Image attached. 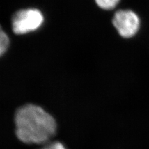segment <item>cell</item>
<instances>
[{
    "label": "cell",
    "instance_id": "7a4b0ae2",
    "mask_svg": "<svg viewBox=\"0 0 149 149\" xmlns=\"http://www.w3.org/2000/svg\"><path fill=\"white\" fill-rule=\"evenodd\" d=\"M113 25L119 35L125 39L136 36L141 28V19L132 9H120L113 19Z\"/></svg>",
    "mask_w": 149,
    "mask_h": 149
},
{
    "label": "cell",
    "instance_id": "3957f363",
    "mask_svg": "<svg viewBox=\"0 0 149 149\" xmlns=\"http://www.w3.org/2000/svg\"><path fill=\"white\" fill-rule=\"evenodd\" d=\"M43 21L42 14L38 9H22L17 11L13 17V31L16 34H26L38 29Z\"/></svg>",
    "mask_w": 149,
    "mask_h": 149
},
{
    "label": "cell",
    "instance_id": "277c9868",
    "mask_svg": "<svg viewBox=\"0 0 149 149\" xmlns=\"http://www.w3.org/2000/svg\"><path fill=\"white\" fill-rule=\"evenodd\" d=\"M99 7L103 9L109 10L116 7L120 0H95Z\"/></svg>",
    "mask_w": 149,
    "mask_h": 149
},
{
    "label": "cell",
    "instance_id": "5b68a950",
    "mask_svg": "<svg viewBox=\"0 0 149 149\" xmlns=\"http://www.w3.org/2000/svg\"><path fill=\"white\" fill-rule=\"evenodd\" d=\"M9 44V39L8 35L6 34L5 32L3 30L1 29L0 32V54L3 55L8 47Z\"/></svg>",
    "mask_w": 149,
    "mask_h": 149
},
{
    "label": "cell",
    "instance_id": "6da1fadb",
    "mask_svg": "<svg viewBox=\"0 0 149 149\" xmlns=\"http://www.w3.org/2000/svg\"><path fill=\"white\" fill-rule=\"evenodd\" d=\"M15 133L26 144L45 145L57 132V123L52 116L41 107L27 104L18 108L15 115Z\"/></svg>",
    "mask_w": 149,
    "mask_h": 149
},
{
    "label": "cell",
    "instance_id": "8992f818",
    "mask_svg": "<svg viewBox=\"0 0 149 149\" xmlns=\"http://www.w3.org/2000/svg\"><path fill=\"white\" fill-rule=\"evenodd\" d=\"M39 149H67L62 143L59 141H55L47 143Z\"/></svg>",
    "mask_w": 149,
    "mask_h": 149
}]
</instances>
